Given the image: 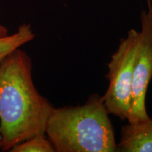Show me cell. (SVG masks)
Wrapping results in <instances>:
<instances>
[{"instance_id":"ba28073f","label":"cell","mask_w":152,"mask_h":152,"mask_svg":"<svg viewBox=\"0 0 152 152\" xmlns=\"http://www.w3.org/2000/svg\"><path fill=\"white\" fill-rule=\"evenodd\" d=\"M9 35V30L7 27L0 23V37Z\"/></svg>"},{"instance_id":"7a4b0ae2","label":"cell","mask_w":152,"mask_h":152,"mask_svg":"<svg viewBox=\"0 0 152 152\" xmlns=\"http://www.w3.org/2000/svg\"><path fill=\"white\" fill-rule=\"evenodd\" d=\"M45 134L56 152L118 151L109 112L97 94L83 105L53 108Z\"/></svg>"},{"instance_id":"52a82bcc","label":"cell","mask_w":152,"mask_h":152,"mask_svg":"<svg viewBox=\"0 0 152 152\" xmlns=\"http://www.w3.org/2000/svg\"><path fill=\"white\" fill-rule=\"evenodd\" d=\"M11 152H55L50 140L45 134H38L14 146Z\"/></svg>"},{"instance_id":"277c9868","label":"cell","mask_w":152,"mask_h":152,"mask_svg":"<svg viewBox=\"0 0 152 152\" xmlns=\"http://www.w3.org/2000/svg\"><path fill=\"white\" fill-rule=\"evenodd\" d=\"M147 9L140 14L139 31L128 123L149 118L146 108V95L152 79V0H146Z\"/></svg>"},{"instance_id":"8992f818","label":"cell","mask_w":152,"mask_h":152,"mask_svg":"<svg viewBox=\"0 0 152 152\" xmlns=\"http://www.w3.org/2000/svg\"><path fill=\"white\" fill-rule=\"evenodd\" d=\"M35 37L30 24L20 25L12 35L0 37V62L11 53L21 47Z\"/></svg>"},{"instance_id":"5b68a950","label":"cell","mask_w":152,"mask_h":152,"mask_svg":"<svg viewBox=\"0 0 152 152\" xmlns=\"http://www.w3.org/2000/svg\"><path fill=\"white\" fill-rule=\"evenodd\" d=\"M117 151L152 152V118L128 122L123 125Z\"/></svg>"},{"instance_id":"9c48e42d","label":"cell","mask_w":152,"mask_h":152,"mask_svg":"<svg viewBox=\"0 0 152 152\" xmlns=\"http://www.w3.org/2000/svg\"><path fill=\"white\" fill-rule=\"evenodd\" d=\"M0 151H1V149H0Z\"/></svg>"},{"instance_id":"6da1fadb","label":"cell","mask_w":152,"mask_h":152,"mask_svg":"<svg viewBox=\"0 0 152 152\" xmlns=\"http://www.w3.org/2000/svg\"><path fill=\"white\" fill-rule=\"evenodd\" d=\"M33 62L20 48L0 62V149L38 134H45L54 106L38 92L32 76Z\"/></svg>"},{"instance_id":"3957f363","label":"cell","mask_w":152,"mask_h":152,"mask_svg":"<svg viewBox=\"0 0 152 152\" xmlns=\"http://www.w3.org/2000/svg\"><path fill=\"white\" fill-rule=\"evenodd\" d=\"M139 31L130 29L126 37L121 38L117 50L107 64L106 77L109 86L102 96L110 114L127 120L130 111L134 60L137 50Z\"/></svg>"}]
</instances>
